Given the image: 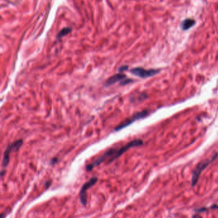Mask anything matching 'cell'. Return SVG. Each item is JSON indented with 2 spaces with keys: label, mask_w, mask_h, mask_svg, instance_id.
<instances>
[{
  "label": "cell",
  "mask_w": 218,
  "mask_h": 218,
  "mask_svg": "<svg viewBox=\"0 0 218 218\" xmlns=\"http://www.w3.org/2000/svg\"><path fill=\"white\" fill-rule=\"evenodd\" d=\"M133 81L132 80L127 79V77L125 74L122 73H118L116 74L111 76L109 79L106 81L105 86H109L113 84H115L118 82L120 83V85H125Z\"/></svg>",
  "instance_id": "7"
},
{
  "label": "cell",
  "mask_w": 218,
  "mask_h": 218,
  "mask_svg": "<svg viewBox=\"0 0 218 218\" xmlns=\"http://www.w3.org/2000/svg\"><path fill=\"white\" fill-rule=\"evenodd\" d=\"M149 111H147V110H144V111H142L140 112H138V113H135V114H134L133 116H131L130 117H129V118H126L125 120H124L123 121H121V122L118 125H117L115 127V131H118V130L123 129L125 128L126 127L130 125L133 122H134L135 121L147 117L148 115H149Z\"/></svg>",
  "instance_id": "4"
},
{
  "label": "cell",
  "mask_w": 218,
  "mask_h": 218,
  "mask_svg": "<svg viewBox=\"0 0 218 218\" xmlns=\"http://www.w3.org/2000/svg\"><path fill=\"white\" fill-rule=\"evenodd\" d=\"M207 210V208H205V207H202V208H199L196 209L195 212H205Z\"/></svg>",
  "instance_id": "11"
},
{
  "label": "cell",
  "mask_w": 218,
  "mask_h": 218,
  "mask_svg": "<svg viewBox=\"0 0 218 218\" xmlns=\"http://www.w3.org/2000/svg\"><path fill=\"white\" fill-rule=\"evenodd\" d=\"M196 21L192 19H186L181 24V27L184 30H187L191 27H193L195 24Z\"/></svg>",
  "instance_id": "8"
},
{
  "label": "cell",
  "mask_w": 218,
  "mask_h": 218,
  "mask_svg": "<svg viewBox=\"0 0 218 218\" xmlns=\"http://www.w3.org/2000/svg\"><path fill=\"white\" fill-rule=\"evenodd\" d=\"M193 218H202V217H201V216H199L196 214V215L193 216Z\"/></svg>",
  "instance_id": "13"
},
{
  "label": "cell",
  "mask_w": 218,
  "mask_h": 218,
  "mask_svg": "<svg viewBox=\"0 0 218 218\" xmlns=\"http://www.w3.org/2000/svg\"><path fill=\"white\" fill-rule=\"evenodd\" d=\"M23 140L20 139L15 142H14L13 143L9 144L7 146L6 149L4 152L3 157L2 164L3 168H5L8 166V164H9L10 154L13 152H16L23 145Z\"/></svg>",
  "instance_id": "3"
},
{
  "label": "cell",
  "mask_w": 218,
  "mask_h": 218,
  "mask_svg": "<svg viewBox=\"0 0 218 218\" xmlns=\"http://www.w3.org/2000/svg\"><path fill=\"white\" fill-rule=\"evenodd\" d=\"M143 143L142 139H136L134 140L129 142L126 145L121 146V147H117V148H109L106 151L104 152V153L101 155L99 158L95 160L93 162H91L86 166V171H90L93 168L97 166L100 165L102 162L107 161V164H110L115 160L119 158L120 157L123 155L125 152L128 150L133 147H136L142 145Z\"/></svg>",
  "instance_id": "1"
},
{
  "label": "cell",
  "mask_w": 218,
  "mask_h": 218,
  "mask_svg": "<svg viewBox=\"0 0 218 218\" xmlns=\"http://www.w3.org/2000/svg\"><path fill=\"white\" fill-rule=\"evenodd\" d=\"M56 161H57V159H56V158H54V159H52V160L51 161V163L52 164H55L56 162H57Z\"/></svg>",
  "instance_id": "12"
},
{
  "label": "cell",
  "mask_w": 218,
  "mask_h": 218,
  "mask_svg": "<svg viewBox=\"0 0 218 218\" xmlns=\"http://www.w3.org/2000/svg\"><path fill=\"white\" fill-rule=\"evenodd\" d=\"M71 31H72V29H71V28H70V27H66V28H63L57 35V39H60L63 38L64 36L67 35L71 33Z\"/></svg>",
  "instance_id": "9"
},
{
  "label": "cell",
  "mask_w": 218,
  "mask_h": 218,
  "mask_svg": "<svg viewBox=\"0 0 218 218\" xmlns=\"http://www.w3.org/2000/svg\"><path fill=\"white\" fill-rule=\"evenodd\" d=\"M128 66H121L118 69V71L120 73H122V72H124L125 71H127V70H128Z\"/></svg>",
  "instance_id": "10"
},
{
  "label": "cell",
  "mask_w": 218,
  "mask_h": 218,
  "mask_svg": "<svg viewBox=\"0 0 218 218\" xmlns=\"http://www.w3.org/2000/svg\"><path fill=\"white\" fill-rule=\"evenodd\" d=\"M217 158H218V154L215 153L210 158L200 161L196 164L195 168L193 170V173H192V178H191L192 187H195L197 184L199 176L201 175L202 171L206 168L208 167V165H210L212 162H213Z\"/></svg>",
  "instance_id": "2"
},
{
  "label": "cell",
  "mask_w": 218,
  "mask_h": 218,
  "mask_svg": "<svg viewBox=\"0 0 218 218\" xmlns=\"http://www.w3.org/2000/svg\"><path fill=\"white\" fill-rule=\"evenodd\" d=\"M130 73L141 78L152 77L159 72V70L157 69H145L142 67H136L130 70Z\"/></svg>",
  "instance_id": "6"
},
{
  "label": "cell",
  "mask_w": 218,
  "mask_h": 218,
  "mask_svg": "<svg viewBox=\"0 0 218 218\" xmlns=\"http://www.w3.org/2000/svg\"><path fill=\"white\" fill-rule=\"evenodd\" d=\"M98 181L97 177H92L82 186L80 192V199L81 204L86 206L87 204V191L93 186Z\"/></svg>",
  "instance_id": "5"
}]
</instances>
